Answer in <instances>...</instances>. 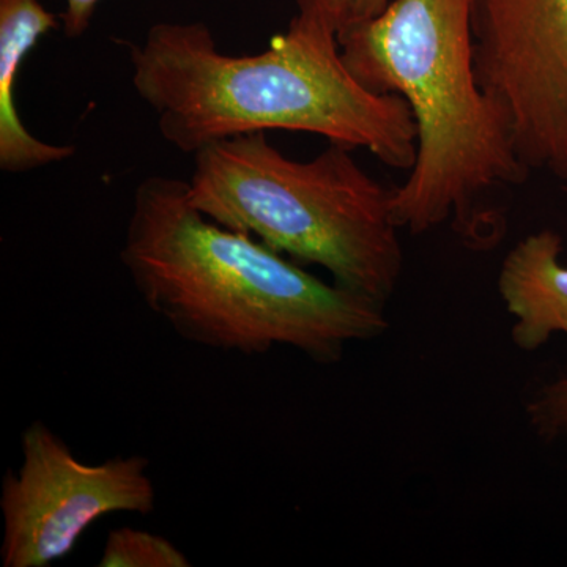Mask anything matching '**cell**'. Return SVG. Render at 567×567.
I'll return each instance as SVG.
<instances>
[{"label":"cell","mask_w":567,"mask_h":567,"mask_svg":"<svg viewBox=\"0 0 567 567\" xmlns=\"http://www.w3.org/2000/svg\"><path fill=\"white\" fill-rule=\"evenodd\" d=\"M132 82L163 140L185 155L245 134H319L363 147L394 169L412 171L417 130L409 103L363 87L342 61L338 31L320 0L297 14L267 50H218L205 22H158L130 48Z\"/></svg>","instance_id":"1"},{"label":"cell","mask_w":567,"mask_h":567,"mask_svg":"<svg viewBox=\"0 0 567 567\" xmlns=\"http://www.w3.org/2000/svg\"><path fill=\"white\" fill-rule=\"evenodd\" d=\"M121 262L148 311L207 349L260 354L290 347L328 364L388 328L385 305L212 221L181 178L152 175L137 185Z\"/></svg>","instance_id":"2"},{"label":"cell","mask_w":567,"mask_h":567,"mask_svg":"<svg viewBox=\"0 0 567 567\" xmlns=\"http://www.w3.org/2000/svg\"><path fill=\"white\" fill-rule=\"evenodd\" d=\"M338 41L354 80L402 96L415 118V166L391 194L395 224L417 235L453 219L475 245L496 240L503 221L484 205L528 171L477 82L472 0H393Z\"/></svg>","instance_id":"3"},{"label":"cell","mask_w":567,"mask_h":567,"mask_svg":"<svg viewBox=\"0 0 567 567\" xmlns=\"http://www.w3.org/2000/svg\"><path fill=\"white\" fill-rule=\"evenodd\" d=\"M330 142L309 162L279 152L267 133L213 142L193 155L188 196L227 229L324 268L333 282L385 305L404 267L391 194Z\"/></svg>","instance_id":"4"},{"label":"cell","mask_w":567,"mask_h":567,"mask_svg":"<svg viewBox=\"0 0 567 567\" xmlns=\"http://www.w3.org/2000/svg\"><path fill=\"white\" fill-rule=\"evenodd\" d=\"M156 509L151 461L115 456L87 464L61 435L32 421L21 434V465L0 484L3 567H50L111 514L148 516Z\"/></svg>","instance_id":"5"},{"label":"cell","mask_w":567,"mask_h":567,"mask_svg":"<svg viewBox=\"0 0 567 567\" xmlns=\"http://www.w3.org/2000/svg\"><path fill=\"white\" fill-rule=\"evenodd\" d=\"M472 35L518 159L567 183V0H472Z\"/></svg>","instance_id":"6"},{"label":"cell","mask_w":567,"mask_h":567,"mask_svg":"<svg viewBox=\"0 0 567 567\" xmlns=\"http://www.w3.org/2000/svg\"><path fill=\"white\" fill-rule=\"evenodd\" d=\"M62 28L40 0H0V169L24 174L74 155L73 145L51 144L29 132L17 104L22 63L41 37Z\"/></svg>","instance_id":"7"},{"label":"cell","mask_w":567,"mask_h":567,"mask_svg":"<svg viewBox=\"0 0 567 567\" xmlns=\"http://www.w3.org/2000/svg\"><path fill=\"white\" fill-rule=\"evenodd\" d=\"M561 237L540 230L518 241L499 268L498 290L516 317L513 341L525 352L539 349L551 334H567V267L559 264Z\"/></svg>","instance_id":"8"},{"label":"cell","mask_w":567,"mask_h":567,"mask_svg":"<svg viewBox=\"0 0 567 567\" xmlns=\"http://www.w3.org/2000/svg\"><path fill=\"white\" fill-rule=\"evenodd\" d=\"M192 559L162 535L137 528L107 533L99 567H189Z\"/></svg>","instance_id":"9"},{"label":"cell","mask_w":567,"mask_h":567,"mask_svg":"<svg viewBox=\"0 0 567 567\" xmlns=\"http://www.w3.org/2000/svg\"><path fill=\"white\" fill-rule=\"evenodd\" d=\"M528 413L540 434H567V379L544 388L528 405Z\"/></svg>","instance_id":"10"},{"label":"cell","mask_w":567,"mask_h":567,"mask_svg":"<svg viewBox=\"0 0 567 567\" xmlns=\"http://www.w3.org/2000/svg\"><path fill=\"white\" fill-rule=\"evenodd\" d=\"M320 2L330 14L338 33L379 17L390 6V0H320Z\"/></svg>","instance_id":"11"},{"label":"cell","mask_w":567,"mask_h":567,"mask_svg":"<svg viewBox=\"0 0 567 567\" xmlns=\"http://www.w3.org/2000/svg\"><path fill=\"white\" fill-rule=\"evenodd\" d=\"M62 29L69 39H80L91 28L93 14L103 0H63Z\"/></svg>","instance_id":"12"}]
</instances>
